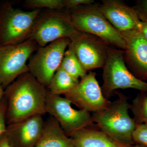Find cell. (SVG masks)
<instances>
[{
	"label": "cell",
	"instance_id": "obj_23",
	"mask_svg": "<svg viewBox=\"0 0 147 147\" xmlns=\"http://www.w3.org/2000/svg\"><path fill=\"white\" fill-rule=\"evenodd\" d=\"M6 105L3 97L0 102V139L6 132L7 125L5 118Z\"/></svg>",
	"mask_w": 147,
	"mask_h": 147
},
{
	"label": "cell",
	"instance_id": "obj_13",
	"mask_svg": "<svg viewBox=\"0 0 147 147\" xmlns=\"http://www.w3.org/2000/svg\"><path fill=\"white\" fill-rule=\"evenodd\" d=\"M98 6L106 19L118 31L138 30L141 21L133 7L119 0H103Z\"/></svg>",
	"mask_w": 147,
	"mask_h": 147
},
{
	"label": "cell",
	"instance_id": "obj_12",
	"mask_svg": "<svg viewBox=\"0 0 147 147\" xmlns=\"http://www.w3.org/2000/svg\"><path fill=\"white\" fill-rule=\"evenodd\" d=\"M120 33L125 42L127 62L139 79L147 80V40L137 30Z\"/></svg>",
	"mask_w": 147,
	"mask_h": 147
},
{
	"label": "cell",
	"instance_id": "obj_11",
	"mask_svg": "<svg viewBox=\"0 0 147 147\" xmlns=\"http://www.w3.org/2000/svg\"><path fill=\"white\" fill-rule=\"evenodd\" d=\"M96 73L90 71L64 97L80 110L95 113L106 108L111 103L103 93L96 79Z\"/></svg>",
	"mask_w": 147,
	"mask_h": 147
},
{
	"label": "cell",
	"instance_id": "obj_5",
	"mask_svg": "<svg viewBox=\"0 0 147 147\" xmlns=\"http://www.w3.org/2000/svg\"><path fill=\"white\" fill-rule=\"evenodd\" d=\"M40 9L25 11L10 5L0 14V46L16 44L29 39Z\"/></svg>",
	"mask_w": 147,
	"mask_h": 147
},
{
	"label": "cell",
	"instance_id": "obj_4",
	"mask_svg": "<svg viewBox=\"0 0 147 147\" xmlns=\"http://www.w3.org/2000/svg\"><path fill=\"white\" fill-rule=\"evenodd\" d=\"M102 72V93L107 99L117 89H133L147 91V83L138 79L127 67L124 61V51L111 50Z\"/></svg>",
	"mask_w": 147,
	"mask_h": 147
},
{
	"label": "cell",
	"instance_id": "obj_18",
	"mask_svg": "<svg viewBox=\"0 0 147 147\" xmlns=\"http://www.w3.org/2000/svg\"><path fill=\"white\" fill-rule=\"evenodd\" d=\"M65 51L60 67L68 74L79 79L86 76L87 71L84 70L72 49L68 46Z\"/></svg>",
	"mask_w": 147,
	"mask_h": 147
},
{
	"label": "cell",
	"instance_id": "obj_21",
	"mask_svg": "<svg viewBox=\"0 0 147 147\" xmlns=\"http://www.w3.org/2000/svg\"><path fill=\"white\" fill-rule=\"evenodd\" d=\"M132 138L134 143L147 147V124H137Z\"/></svg>",
	"mask_w": 147,
	"mask_h": 147
},
{
	"label": "cell",
	"instance_id": "obj_14",
	"mask_svg": "<svg viewBox=\"0 0 147 147\" xmlns=\"http://www.w3.org/2000/svg\"><path fill=\"white\" fill-rule=\"evenodd\" d=\"M42 115H36L7 125L6 134L9 142L20 147H35L42 134L45 121Z\"/></svg>",
	"mask_w": 147,
	"mask_h": 147
},
{
	"label": "cell",
	"instance_id": "obj_16",
	"mask_svg": "<svg viewBox=\"0 0 147 147\" xmlns=\"http://www.w3.org/2000/svg\"><path fill=\"white\" fill-rule=\"evenodd\" d=\"M90 127L83 129L70 136L74 147H121L103 131Z\"/></svg>",
	"mask_w": 147,
	"mask_h": 147
},
{
	"label": "cell",
	"instance_id": "obj_2",
	"mask_svg": "<svg viewBox=\"0 0 147 147\" xmlns=\"http://www.w3.org/2000/svg\"><path fill=\"white\" fill-rule=\"evenodd\" d=\"M118 96L117 100L106 108L94 113V123L121 147H130L134 142L132 135L137 123L129 115L131 105L125 95L115 92Z\"/></svg>",
	"mask_w": 147,
	"mask_h": 147
},
{
	"label": "cell",
	"instance_id": "obj_7",
	"mask_svg": "<svg viewBox=\"0 0 147 147\" xmlns=\"http://www.w3.org/2000/svg\"><path fill=\"white\" fill-rule=\"evenodd\" d=\"M39 47L32 40L0 46V85L3 88L29 72L27 61Z\"/></svg>",
	"mask_w": 147,
	"mask_h": 147
},
{
	"label": "cell",
	"instance_id": "obj_6",
	"mask_svg": "<svg viewBox=\"0 0 147 147\" xmlns=\"http://www.w3.org/2000/svg\"><path fill=\"white\" fill-rule=\"evenodd\" d=\"M74 26L68 10H49L39 13L30 39L39 47L61 38H70L78 32Z\"/></svg>",
	"mask_w": 147,
	"mask_h": 147
},
{
	"label": "cell",
	"instance_id": "obj_26",
	"mask_svg": "<svg viewBox=\"0 0 147 147\" xmlns=\"http://www.w3.org/2000/svg\"><path fill=\"white\" fill-rule=\"evenodd\" d=\"M0 147H12L9 141L6 132L0 139Z\"/></svg>",
	"mask_w": 147,
	"mask_h": 147
},
{
	"label": "cell",
	"instance_id": "obj_19",
	"mask_svg": "<svg viewBox=\"0 0 147 147\" xmlns=\"http://www.w3.org/2000/svg\"><path fill=\"white\" fill-rule=\"evenodd\" d=\"M130 109L133 112L137 124H147V96H140L135 98Z\"/></svg>",
	"mask_w": 147,
	"mask_h": 147
},
{
	"label": "cell",
	"instance_id": "obj_10",
	"mask_svg": "<svg viewBox=\"0 0 147 147\" xmlns=\"http://www.w3.org/2000/svg\"><path fill=\"white\" fill-rule=\"evenodd\" d=\"M69 39V47L85 71L103 67L111 50L109 44L95 36L79 31Z\"/></svg>",
	"mask_w": 147,
	"mask_h": 147
},
{
	"label": "cell",
	"instance_id": "obj_20",
	"mask_svg": "<svg viewBox=\"0 0 147 147\" xmlns=\"http://www.w3.org/2000/svg\"><path fill=\"white\" fill-rule=\"evenodd\" d=\"M26 3L33 9L45 8L49 10H62L65 8L64 0H27Z\"/></svg>",
	"mask_w": 147,
	"mask_h": 147
},
{
	"label": "cell",
	"instance_id": "obj_3",
	"mask_svg": "<svg viewBox=\"0 0 147 147\" xmlns=\"http://www.w3.org/2000/svg\"><path fill=\"white\" fill-rule=\"evenodd\" d=\"M77 31L93 35L109 45L124 51L125 42L120 32L109 23L96 5L80 6L68 10Z\"/></svg>",
	"mask_w": 147,
	"mask_h": 147
},
{
	"label": "cell",
	"instance_id": "obj_27",
	"mask_svg": "<svg viewBox=\"0 0 147 147\" xmlns=\"http://www.w3.org/2000/svg\"><path fill=\"white\" fill-rule=\"evenodd\" d=\"M4 94V90L2 86L0 85V102L3 97Z\"/></svg>",
	"mask_w": 147,
	"mask_h": 147
},
{
	"label": "cell",
	"instance_id": "obj_24",
	"mask_svg": "<svg viewBox=\"0 0 147 147\" xmlns=\"http://www.w3.org/2000/svg\"><path fill=\"white\" fill-rule=\"evenodd\" d=\"M94 3V0H64L65 8L70 10L80 6L93 4Z\"/></svg>",
	"mask_w": 147,
	"mask_h": 147
},
{
	"label": "cell",
	"instance_id": "obj_25",
	"mask_svg": "<svg viewBox=\"0 0 147 147\" xmlns=\"http://www.w3.org/2000/svg\"><path fill=\"white\" fill-rule=\"evenodd\" d=\"M138 31L147 40V22L141 21Z\"/></svg>",
	"mask_w": 147,
	"mask_h": 147
},
{
	"label": "cell",
	"instance_id": "obj_8",
	"mask_svg": "<svg viewBox=\"0 0 147 147\" xmlns=\"http://www.w3.org/2000/svg\"><path fill=\"white\" fill-rule=\"evenodd\" d=\"M70 42L68 38L57 40L44 47H38L30 58L28 63L29 72L46 88L60 66Z\"/></svg>",
	"mask_w": 147,
	"mask_h": 147
},
{
	"label": "cell",
	"instance_id": "obj_22",
	"mask_svg": "<svg viewBox=\"0 0 147 147\" xmlns=\"http://www.w3.org/2000/svg\"><path fill=\"white\" fill-rule=\"evenodd\" d=\"M133 8L140 21L147 22V0L139 1Z\"/></svg>",
	"mask_w": 147,
	"mask_h": 147
},
{
	"label": "cell",
	"instance_id": "obj_15",
	"mask_svg": "<svg viewBox=\"0 0 147 147\" xmlns=\"http://www.w3.org/2000/svg\"><path fill=\"white\" fill-rule=\"evenodd\" d=\"M35 147H75L71 138L52 117L44 122L42 134Z\"/></svg>",
	"mask_w": 147,
	"mask_h": 147
},
{
	"label": "cell",
	"instance_id": "obj_1",
	"mask_svg": "<svg viewBox=\"0 0 147 147\" xmlns=\"http://www.w3.org/2000/svg\"><path fill=\"white\" fill-rule=\"evenodd\" d=\"M48 93L47 88L30 72L19 76L4 90L7 125L46 113Z\"/></svg>",
	"mask_w": 147,
	"mask_h": 147
},
{
	"label": "cell",
	"instance_id": "obj_9",
	"mask_svg": "<svg viewBox=\"0 0 147 147\" xmlns=\"http://www.w3.org/2000/svg\"><path fill=\"white\" fill-rule=\"evenodd\" d=\"M71 104L66 98L48 92L45 105L46 113L58 122L69 137L77 131L94 124L90 113L84 110H76L71 107Z\"/></svg>",
	"mask_w": 147,
	"mask_h": 147
},
{
	"label": "cell",
	"instance_id": "obj_28",
	"mask_svg": "<svg viewBox=\"0 0 147 147\" xmlns=\"http://www.w3.org/2000/svg\"><path fill=\"white\" fill-rule=\"evenodd\" d=\"M146 147L145 146H141V145H133V146H131V147Z\"/></svg>",
	"mask_w": 147,
	"mask_h": 147
},
{
	"label": "cell",
	"instance_id": "obj_17",
	"mask_svg": "<svg viewBox=\"0 0 147 147\" xmlns=\"http://www.w3.org/2000/svg\"><path fill=\"white\" fill-rule=\"evenodd\" d=\"M79 81L69 75L60 66L53 75L47 88L52 94L64 95L73 89Z\"/></svg>",
	"mask_w": 147,
	"mask_h": 147
}]
</instances>
